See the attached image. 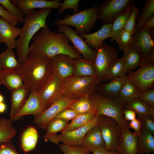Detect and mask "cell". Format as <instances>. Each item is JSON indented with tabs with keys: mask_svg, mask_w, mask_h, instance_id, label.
<instances>
[{
	"mask_svg": "<svg viewBox=\"0 0 154 154\" xmlns=\"http://www.w3.org/2000/svg\"><path fill=\"white\" fill-rule=\"evenodd\" d=\"M69 41L65 35L50 30L46 25L33 37L29 52L38 53L50 58L60 54L69 56L75 59L82 58Z\"/></svg>",
	"mask_w": 154,
	"mask_h": 154,
	"instance_id": "cell-1",
	"label": "cell"
},
{
	"mask_svg": "<svg viewBox=\"0 0 154 154\" xmlns=\"http://www.w3.org/2000/svg\"><path fill=\"white\" fill-rule=\"evenodd\" d=\"M17 71L30 92L35 93L54 72L50 59L36 52H29Z\"/></svg>",
	"mask_w": 154,
	"mask_h": 154,
	"instance_id": "cell-2",
	"label": "cell"
},
{
	"mask_svg": "<svg viewBox=\"0 0 154 154\" xmlns=\"http://www.w3.org/2000/svg\"><path fill=\"white\" fill-rule=\"evenodd\" d=\"M52 9L51 8L34 9L25 13L24 25L17 39L16 48L17 59L21 64L25 61L29 52L30 41L39 29L46 26L47 18Z\"/></svg>",
	"mask_w": 154,
	"mask_h": 154,
	"instance_id": "cell-3",
	"label": "cell"
},
{
	"mask_svg": "<svg viewBox=\"0 0 154 154\" xmlns=\"http://www.w3.org/2000/svg\"><path fill=\"white\" fill-rule=\"evenodd\" d=\"M98 7L94 5L91 7L85 8L73 15H67L63 19L55 20L54 23L57 26L63 25L72 26L75 28L78 35L87 34L99 19Z\"/></svg>",
	"mask_w": 154,
	"mask_h": 154,
	"instance_id": "cell-4",
	"label": "cell"
},
{
	"mask_svg": "<svg viewBox=\"0 0 154 154\" xmlns=\"http://www.w3.org/2000/svg\"><path fill=\"white\" fill-rule=\"evenodd\" d=\"M100 84L97 76H76L73 75L63 80V96L77 99L90 95Z\"/></svg>",
	"mask_w": 154,
	"mask_h": 154,
	"instance_id": "cell-5",
	"label": "cell"
},
{
	"mask_svg": "<svg viewBox=\"0 0 154 154\" xmlns=\"http://www.w3.org/2000/svg\"><path fill=\"white\" fill-rule=\"evenodd\" d=\"M90 96L97 116L103 115L113 118L121 128L128 126V122L124 119L122 112L125 103L107 98L96 91Z\"/></svg>",
	"mask_w": 154,
	"mask_h": 154,
	"instance_id": "cell-6",
	"label": "cell"
},
{
	"mask_svg": "<svg viewBox=\"0 0 154 154\" xmlns=\"http://www.w3.org/2000/svg\"><path fill=\"white\" fill-rule=\"evenodd\" d=\"M107 150L117 152V145L121 128L113 118L108 116H99L98 123Z\"/></svg>",
	"mask_w": 154,
	"mask_h": 154,
	"instance_id": "cell-7",
	"label": "cell"
},
{
	"mask_svg": "<svg viewBox=\"0 0 154 154\" xmlns=\"http://www.w3.org/2000/svg\"><path fill=\"white\" fill-rule=\"evenodd\" d=\"M154 31L145 28L136 30L131 47L147 60L154 62Z\"/></svg>",
	"mask_w": 154,
	"mask_h": 154,
	"instance_id": "cell-8",
	"label": "cell"
},
{
	"mask_svg": "<svg viewBox=\"0 0 154 154\" xmlns=\"http://www.w3.org/2000/svg\"><path fill=\"white\" fill-rule=\"evenodd\" d=\"M132 0H107L98 8V19L104 24L112 23L116 17L132 5Z\"/></svg>",
	"mask_w": 154,
	"mask_h": 154,
	"instance_id": "cell-9",
	"label": "cell"
},
{
	"mask_svg": "<svg viewBox=\"0 0 154 154\" xmlns=\"http://www.w3.org/2000/svg\"><path fill=\"white\" fill-rule=\"evenodd\" d=\"M137 70L129 72L127 79L133 82L141 93L154 87V62L146 60Z\"/></svg>",
	"mask_w": 154,
	"mask_h": 154,
	"instance_id": "cell-10",
	"label": "cell"
},
{
	"mask_svg": "<svg viewBox=\"0 0 154 154\" xmlns=\"http://www.w3.org/2000/svg\"><path fill=\"white\" fill-rule=\"evenodd\" d=\"M63 80L54 72L38 92L48 108L63 96Z\"/></svg>",
	"mask_w": 154,
	"mask_h": 154,
	"instance_id": "cell-11",
	"label": "cell"
},
{
	"mask_svg": "<svg viewBox=\"0 0 154 154\" xmlns=\"http://www.w3.org/2000/svg\"><path fill=\"white\" fill-rule=\"evenodd\" d=\"M99 116L86 125L77 129L66 131L59 135H54L49 139L56 144L62 142L63 144L71 146L81 145L83 139L88 131L98 124Z\"/></svg>",
	"mask_w": 154,
	"mask_h": 154,
	"instance_id": "cell-12",
	"label": "cell"
},
{
	"mask_svg": "<svg viewBox=\"0 0 154 154\" xmlns=\"http://www.w3.org/2000/svg\"><path fill=\"white\" fill-rule=\"evenodd\" d=\"M96 50L94 63L100 84L111 64L117 58V50L112 47L104 43Z\"/></svg>",
	"mask_w": 154,
	"mask_h": 154,
	"instance_id": "cell-13",
	"label": "cell"
},
{
	"mask_svg": "<svg viewBox=\"0 0 154 154\" xmlns=\"http://www.w3.org/2000/svg\"><path fill=\"white\" fill-rule=\"evenodd\" d=\"M58 33L65 35L73 45V47L83 58L94 62L96 55V50L88 46L75 31L68 25H60L57 26Z\"/></svg>",
	"mask_w": 154,
	"mask_h": 154,
	"instance_id": "cell-14",
	"label": "cell"
},
{
	"mask_svg": "<svg viewBox=\"0 0 154 154\" xmlns=\"http://www.w3.org/2000/svg\"><path fill=\"white\" fill-rule=\"evenodd\" d=\"M76 100L62 96L42 113L35 116L34 123L39 128L46 129L48 123L59 113L68 108Z\"/></svg>",
	"mask_w": 154,
	"mask_h": 154,
	"instance_id": "cell-15",
	"label": "cell"
},
{
	"mask_svg": "<svg viewBox=\"0 0 154 154\" xmlns=\"http://www.w3.org/2000/svg\"><path fill=\"white\" fill-rule=\"evenodd\" d=\"M50 59L54 72L62 80L73 75L75 59L63 54L56 55Z\"/></svg>",
	"mask_w": 154,
	"mask_h": 154,
	"instance_id": "cell-16",
	"label": "cell"
},
{
	"mask_svg": "<svg viewBox=\"0 0 154 154\" xmlns=\"http://www.w3.org/2000/svg\"><path fill=\"white\" fill-rule=\"evenodd\" d=\"M138 135L131 131L128 126L121 128L117 145L119 154H137Z\"/></svg>",
	"mask_w": 154,
	"mask_h": 154,
	"instance_id": "cell-17",
	"label": "cell"
},
{
	"mask_svg": "<svg viewBox=\"0 0 154 154\" xmlns=\"http://www.w3.org/2000/svg\"><path fill=\"white\" fill-rule=\"evenodd\" d=\"M47 108L38 93L30 92L24 106L15 116L12 120H17L23 116L27 115L37 116Z\"/></svg>",
	"mask_w": 154,
	"mask_h": 154,
	"instance_id": "cell-18",
	"label": "cell"
},
{
	"mask_svg": "<svg viewBox=\"0 0 154 154\" xmlns=\"http://www.w3.org/2000/svg\"><path fill=\"white\" fill-rule=\"evenodd\" d=\"M21 31V29L12 25L0 16V44L4 43L7 48H16V38Z\"/></svg>",
	"mask_w": 154,
	"mask_h": 154,
	"instance_id": "cell-19",
	"label": "cell"
},
{
	"mask_svg": "<svg viewBox=\"0 0 154 154\" xmlns=\"http://www.w3.org/2000/svg\"><path fill=\"white\" fill-rule=\"evenodd\" d=\"M112 27V23L104 24L96 32L91 34H83L80 37L85 38L84 41L88 46L96 50L105 39L112 37L113 34Z\"/></svg>",
	"mask_w": 154,
	"mask_h": 154,
	"instance_id": "cell-20",
	"label": "cell"
},
{
	"mask_svg": "<svg viewBox=\"0 0 154 154\" xmlns=\"http://www.w3.org/2000/svg\"><path fill=\"white\" fill-rule=\"evenodd\" d=\"M126 79V76L102 83L98 86L95 91L107 98L115 100L118 97Z\"/></svg>",
	"mask_w": 154,
	"mask_h": 154,
	"instance_id": "cell-21",
	"label": "cell"
},
{
	"mask_svg": "<svg viewBox=\"0 0 154 154\" xmlns=\"http://www.w3.org/2000/svg\"><path fill=\"white\" fill-rule=\"evenodd\" d=\"M11 91V107L10 117L12 120L25 104L30 91L24 84L20 87Z\"/></svg>",
	"mask_w": 154,
	"mask_h": 154,
	"instance_id": "cell-22",
	"label": "cell"
},
{
	"mask_svg": "<svg viewBox=\"0 0 154 154\" xmlns=\"http://www.w3.org/2000/svg\"><path fill=\"white\" fill-rule=\"evenodd\" d=\"M59 0H16L18 7L24 13L26 12L36 9H58L61 3Z\"/></svg>",
	"mask_w": 154,
	"mask_h": 154,
	"instance_id": "cell-23",
	"label": "cell"
},
{
	"mask_svg": "<svg viewBox=\"0 0 154 154\" xmlns=\"http://www.w3.org/2000/svg\"><path fill=\"white\" fill-rule=\"evenodd\" d=\"M81 145L90 152H92L99 148H105V143L98 124L86 134Z\"/></svg>",
	"mask_w": 154,
	"mask_h": 154,
	"instance_id": "cell-24",
	"label": "cell"
},
{
	"mask_svg": "<svg viewBox=\"0 0 154 154\" xmlns=\"http://www.w3.org/2000/svg\"><path fill=\"white\" fill-rule=\"evenodd\" d=\"M3 84L11 91L23 86L24 83L17 70H0V84Z\"/></svg>",
	"mask_w": 154,
	"mask_h": 154,
	"instance_id": "cell-25",
	"label": "cell"
},
{
	"mask_svg": "<svg viewBox=\"0 0 154 154\" xmlns=\"http://www.w3.org/2000/svg\"><path fill=\"white\" fill-rule=\"evenodd\" d=\"M122 56L124 60V71L126 74L147 60L131 46L124 52Z\"/></svg>",
	"mask_w": 154,
	"mask_h": 154,
	"instance_id": "cell-26",
	"label": "cell"
},
{
	"mask_svg": "<svg viewBox=\"0 0 154 154\" xmlns=\"http://www.w3.org/2000/svg\"><path fill=\"white\" fill-rule=\"evenodd\" d=\"M140 92L136 84L131 80L127 79L115 100L125 103L133 99L138 98Z\"/></svg>",
	"mask_w": 154,
	"mask_h": 154,
	"instance_id": "cell-27",
	"label": "cell"
},
{
	"mask_svg": "<svg viewBox=\"0 0 154 154\" xmlns=\"http://www.w3.org/2000/svg\"><path fill=\"white\" fill-rule=\"evenodd\" d=\"M73 75L76 76L98 77L94 62L82 58L75 59Z\"/></svg>",
	"mask_w": 154,
	"mask_h": 154,
	"instance_id": "cell-28",
	"label": "cell"
},
{
	"mask_svg": "<svg viewBox=\"0 0 154 154\" xmlns=\"http://www.w3.org/2000/svg\"><path fill=\"white\" fill-rule=\"evenodd\" d=\"M38 137V131L35 127H27L21 136V146L23 150L27 153L33 150L36 146Z\"/></svg>",
	"mask_w": 154,
	"mask_h": 154,
	"instance_id": "cell-29",
	"label": "cell"
},
{
	"mask_svg": "<svg viewBox=\"0 0 154 154\" xmlns=\"http://www.w3.org/2000/svg\"><path fill=\"white\" fill-rule=\"evenodd\" d=\"M68 108L74 110L78 114L91 113L96 115L94 102L90 95L78 98Z\"/></svg>",
	"mask_w": 154,
	"mask_h": 154,
	"instance_id": "cell-30",
	"label": "cell"
},
{
	"mask_svg": "<svg viewBox=\"0 0 154 154\" xmlns=\"http://www.w3.org/2000/svg\"><path fill=\"white\" fill-rule=\"evenodd\" d=\"M151 133L141 129L138 134V154L154 152V137Z\"/></svg>",
	"mask_w": 154,
	"mask_h": 154,
	"instance_id": "cell-31",
	"label": "cell"
},
{
	"mask_svg": "<svg viewBox=\"0 0 154 154\" xmlns=\"http://www.w3.org/2000/svg\"><path fill=\"white\" fill-rule=\"evenodd\" d=\"M21 64L13 49L7 48L0 54V66L2 70H17Z\"/></svg>",
	"mask_w": 154,
	"mask_h": 154,
	"instance_id": "cell-32",
	"label": "cell"
},
{
	"mask_svg": "<svg viewBox=\"0 0 154 154\" xmlns=\"http://www.w3.org/2000/svg\"><path fill=\"white\" fill-rule=\"evenodd\" d=\"M126 76L124 71V60L122 56L119 58H117L112 63L101 84L110 81L117 77Z\"/></svg>",
	"mask_w": 154,
	"mask_h": 154,
	"instance_id": "cell-33",
	"label": "cell"
},
{
	"mask_svg": "<svg viewBox=\"0 0 154 154\" xmlns=\"http://www.w3.org/2000/svg\"><path fill=\"white\" fill-rule=\"evenodd\" d=\"M131 6L129 7L125 11L117 16L112 23V30L113 35L111 38V41L115 40L120 32L124 29L131 13Z\"/></svg>",
	"mask_w": 154,
	"mask_h": 154,
	"instance_id": "cell-34",
	"label": "cell"
},
{
	"mask_svg": "<svg viewBox=\"0 0 154 154\" xmlns=\"http://www.w3.org/2000/svg\"><path fill=\"white\" fill-rule=\"evenodd\" d=\"M13 120L10 118H0V142L11 141L17 131L12 125Z\"/></svg>",
	"mask_w": 154,
	"mask_h": 154,
	"instance_id": "cell-35",
	"label": "cell"
},
{
	"mask_svg": "<svg viewBox=\"0 0 154 154\" xmlns=\"http://www.w3.org/2000/svg\"><path fill=\"white\" fill-rule=\"evenodd\" d=\"M151 107L138 98L132 99L125 103L123 109L131 110L140 116L149 114L152 109Z\"/></svg>",
	"mask_w": 154,
	"mask_h": 154,
	"instance_id": "cell-36",
	"label": "cell"
},
{
	"mask_svg": "<svg viewBox=\"0 0 154 154\" xmlns=\"http://www.w3.org/2000/svg\"><path fill=\"white\" fill-rule=\"evenodd\" d=\"M69 121L59 118L52 119L46 128V131L43 137L44 141L47 142L51 137L58 132H62L69 123Z\"/></svg>",
	"mask_w": 154,
	"mask_h": 154,
	"instance_id": "cell-37",
	"label": "cell"
},
{
	"mask_svg": "<svg viewBox=\"0 0 154 154\" xmlns=\"http://www.w3.org/2000/svg\"><path fill=\"white\" fill-rule=\"evenodd\" d=\"M98 116L94 114L91 113L78 114L72 120L70 123L68 124L61 133L82 127L92 121Z\"/></svg>",
	"mask_w": 154,
	"mask_h": 154,
	"instance_id": "cell-38",
	"label": "cell"
},
{
	"mask_svg": "<svg viewBox=\"0 0 154 154\" xmlns=\"http://www.w3.org/2000/svg\"><path fill=\"white\" fill-rule=\"evenodd\" d=\"M16 1V0H0V5L15 18L18 23L23 24L25 13L18 7Z\"/></svg>",
	"mask_w": 154,
	"mask_h": 154,
	"instance_id": "cell-39",
	"label": "cell"
},
{
	"mask_svg": "<svg viewBox=\"0 0 154 154\" xmlns=\"http://www.w3.org/2000/svg\"><path fill=\"white\" fill-rule=\"evenodd\" d=\"M154 16V0H147L141 11L139 21L135 25V29L138 30L142 27L145 23Z\"/></svg>",
	"mask_w": 154,
	"mask_h": 154,
	"instance_id": "cell-40",
	"label": "cell"
},
{
	"mask_svg": "<svg viewBox=\"0 0 154 154\" xmlns=\"http://www.w3.org/2000/svg\"><path fill=\"white\" fill-rule=\"evenodd\" d=\"M133 35L124 29L121 31L115 40L118 43L120 50L124 52L127 50L131 46Z\"/></svg>",
	"mask_w": 154,
	"mask_h": 154,
	"instance_id": "cell-41",
	"label": "cell"
},
{
	"mask_svg": "<svg viewBox=\"0 0 154 154\" xmlns=\"http://www.w3.org/2000/svg\"><path fill=\"white\" fill-rule=\"evenodd\" d=\"M59 147L64 154H90V152L82 145L71 146L62 143Z\"/></svg>",
	"mask_w": 154,
	"mask_h": 154,
	"instance_id": "cell-42",
	"label": "cell"
},
{
	"mask_svg": "<svg viewBox=\"0 0 154 154\" xmlns=\"http://www.w3.org/2000/svg\"><path fill=\"white\" fill-rule=\"evenodd\" d=\"M132 11L124 29L132 34L134 33L135 29L136 21L139 14L138 8L133 4L131 6Z\"/></svg>",
	"mask_w": 154,
	"mask_h": 154,
	"instance_id": "cell-43",
	"label": "cell"
},
{
	"mask_svg": "<svg viewBox=\"0 0 154 154\" xmlns=\"http://www.w3.org/2000/svg\"><path fill=\"white\" fill-rule=\"evenodd\" d=\"M137 119L140 122L141 129L154 134V119L148 114L138 116Z\"/></svg>",
	"mask_w": 154,
	"mask_h": 154,
	"instance_id": "cell-44",
	"label": "cell"
},
{
	"mask_svg": "<svg viewBox=\"0 0 154 154\" xmlns=\"http://www.w3.org/2000/svg\"><path fill=\"white\" fill-rule=\"evenodd\" d=\"M79 0H64L61 3L60 7L58 11V13H62L67 9H72L73 10L74 14L80 11L78 7Z\"/></svg>",
	"mask_w": 154,
	"mask_h": 154,
	"instance_id": "cell-45",
	"label": "cell"
},
{
	"mask_svg": "<svg viewBox=\"0 0 154 154\" xmlns=\"http://www.w3.org/2000/svg\"><path fill=\"white\" fill-rule=\"evenodd\" d=\"M139 98L151 107L154 108V88L140 93Z\"/></svg>",
	"mask_w": 154,
	"mask_h": 154,
	"instance_id": "cell-46",
	"label": "cell"
},
{
	"mask_svg": "<svg viewBox=\"0 0 154 154\" xmlns=\"http://www.w3.org/2000/svg\"><path fill=\"white\" fill-rule=\"evenodd\" d=\"M78 115L74 110L68 108L61 111L54 118L61 119L69 121L72 120Z\"/></svg>",
	"mask_w": 154,
	"mask_h": 154,
	"instance_id": "cell-47",
	"label": "cell"
},
{
	"mask_svg": "<svg viewBox=\"0 0 154 154\" xmlns=\"http://www.w3.org/2000/svg\"><path fill=\"white\" fill-rule=\"evenodd\" d=\"M0 154H19L11 141L0 142Z\"/></svg>",
	"mask_w": 154,
	"mask_h": 154,
	"instance_id": "cell-48",
	"label": "cell"
},
{
	"mask_svg": "<svg viewBox=\"0 0 154 154\" xmlns=\"http://www.w3.org/2000/svg\"><path fill=\"white\" fill-rule=\"evenodd\" d=\"M0 16L13 26H15L18 23L15 18L0 5Z\"/></svg>",
	"mask_w": 154,
	"mask_h": 154,
	"instance_id": "cell-49",
	"label": "cell"
},
{
	"mask_svg": "<svg viewBox=\"0 0 154 154\" xmlns=\"http://www.w3.org/2000/svg\"><path fill=\"white\" fill-rule=\"evenodd\" d=\"M122 112L125 120L130 121L136 119V113L133 110L126 109H122Z\"/></svg>",
	"mask_w": 154,
	"mask_h": 154,
	"instance_id": "cell-50",
	"label": "cell"
},
{
	"mask_svg": "<svg viewBox=\"0 0 154 154\" xmlns=\"http://www.w3.org/2000/svg\"><path fill=\"white\" fill-rule=\"evenodd\" d=\"M128 126L129 128L133 129L134 132L139 134L141 129V125L140 122L138 119L136 118L129 121Z\"/></svg>",
	"mask_w": 154,
	"mask_h": 154,
	"instance_id": "cell-51",
	"label": "cell"
},
{
	"mask_svg": "<svg viewBox=\"0 0 154 154\" xmlns=\"http://www.w3.org/2000/svg\"><path fill=\"white\" fill-rule=\"evenodd\" d=\"M143 27L153 30L154 28V16L148 20L145 23L142 28Z\"/></svg>",
	"mask_w": 154,
	"mask_h": 154,
	"instance_id": "cell-52",
	"label": "cell"
},
{
	"mask_svg": "<svg viewBox=\"0 0 154 154\" xmlns=\"http://www.w3.org/2000/svg\"><path fill=\"white\" fill-rule=\"evenodd\" d=\"M107 150L105 148L97 149L93 152V154H104Z\"/></svg>",
	"mask_w": 154,
	"mask_h": 154,
	"instance_id": "cell-53",
	"label": "cell"
},
{
	"mask_svg": "<svg viewBox=\"0 0 154 154\" xmlns=\"http://www.w3.org/2000/svg\"><path fill=\"white\" fill-rule=\"evenodd\" d=\"M6 109V104L3 102L0 103V113H4Z\"/></svg>",
	"mask_w": 154,
	"mask_h": 154,
	"instance_id": "cell-54",
	"label": "cell"
},
{
	"mask_svg": "<svg viewBox=\"0 0 154 154\" xmlns=\"http://www.w3.org/2000/svg\"><path fill=\"white\" fill-rule=\"evenodd\" d=\"M104 154H119V153L116 151L107 150Z\"/></svg>",
	"mask_w": 154,
	"mask_h": 154,
	"instance_id": "cell-55",
	"label": "cell"
},
{
	"mask_svg": "<svg viewBox=\"0 0 154 154\" xmlns=\"http://www.w3.org/2000/svg\"><path fill=\"white\" fill-rule=\"evenodd\" d=\"M4 100V98L3 96L0 94V103L3 102Z\"/></svg>",
	"mask_w": 154,
	"mask_h": 154,
	"instance_id": "cell-56",
	"label": "cell"
},
{
	"mask_svg": "<svg viewBox=\"0 0 154 154\" xmlns=\"http://www.w3.org/2000/svg\"><path fill=\"white\" fill-rule=\"evenodd\" d=\"M1 69V66H0V70Z\"/></svg>",
	"mask_w": 154,
	"mask_h": 154,
	"instance_id": "cell-57",
	"label": "cell"
}]
</instances>
